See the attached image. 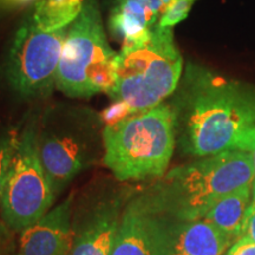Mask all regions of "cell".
Returning a JSON list of instances; mask_svg holds the SVG:
<instances>
[{"label":"cell","mask_w":255,"mask_h":255,"mask_svg":"<svg viewBox=\"0 0 255 255\" xmlns=\"http://www.w3.org/2000/svg\"><path fill=\"white\" fill-rule=\"evenodd\" d=\"M82 199V197H81ZM130 194L97 189L72 209V245L69 255H110Z\"/></svg>","instance_id":"obj_9"},{"label":"cell","mask_w":255,"mask_h":255,"mask_svg":"<svg viewBox=\"0 0 255 255\" xmlns=\"http://www.w3.org/2000/svg\"><path fill=\"white\" fill-rule=\"evenodd\" d=\"M119 52L108 41L96 0H83L70 25L57 70L56 87L69 97L109 94L116 79Z\"/></svg>","instance_id":"obj_7"},{"label":"cell","mask_w":255,"mask_h":255,"mask_svg":"<svg viewBox=\"0 0 255 255\" xmlns=\"http://www.w3.org/2000/svg\"><path fill=\"white\" fill-rule=\"evenodd\" d=\"M196 0H169L159 18L158 26L173 28L188 17Z\"/></svg>","instance_id":"obj_16"},{"label":"cell","mask_w":255,"mask_h":255,"mask_svg":"<svg viewBox=\"0 0 255 255\" xmlns=\"http://www.w3.org/2000/svg\"><path fill=\"white\" fill-rule=\"evenodd\" d=\"M226 255H255V242L247 237H241Z\"/></svg>","instance_id":"obj_19"},{"label":"cell","mask_w":255,"mask_h":255,"mask_svg":"<svg viewBox=\"0 0 255 255\" xmlns=\"http://www.w3.org/2000/svg\"><path fill=\"white\" fill-rule=\"evenodd\" d=\"M235 150L246 151L250 154L252 158V164L254 169V182L252 187V194H253V201H255V127L252 128L250 131L246 132L244 137L239 141Z\"/></svg>","instance_id":"obj_17"},{"label":"cell","mask_w":255,"mask_h":255,"mask_svg":"<svg viewBox=\"0 0 255 255\" xmlns=\"http://www.w3.org/2000/svg\"><path fill=\"white\" fill-rule=\"evenodd\" d=\"M252 187L240 188L222 197L206 213L203 220L233 239L241 237L245 218L253 201Z\"/></svg>","instance_id":"obj_14"},{"label":"cell","mask_w":255,"mask_h":255,"mask_svg":"<svg viewBox=\"0 0 255 255\" xmlns=\"http://www.w3.org/2000/svg\"><path fill=\"white\" fill-rule=\"evenodd\" d=\"M12 229L0 220V255H12L13 251V238Z\"/></svg>","instance_id":"obj_18"},{"label":"cell","mask_w":255,"mask_h":255,"mask_svg":"<svg viewBox=\"0 0 255 255\" xmlns=\"http://www.w3.org/2000/svg\"><path fill=\"white\" fill-rule=\"evenodd\" d=\"M183 58L173 28L155 26L119 52L115 85L109 94L114 104L102 115L109 124L129 115L164 103L180 84Z\"/></svg>","instance_id":"obj_3"},{"label":"cell","mask_w":255,"mask_h":255,"mask_svg":"<svg viewBox=\"0 0 255 255\" xmlns=\"http://www.w3.org/2000/svg\"><path fill=\"white\" fill-rule=\"evenodd\" d=\"M182 84L177 107H171L183 150L196 157L235 150L255 127V89L195 65L188 66Z\"/></svg>","instance_id":"obj_1"},{"label":"cell","mask_w":255,"mask_h":255,"mask_svg":"<svg viewBox=\"0 0 255 255\" xmlns=\"http://www.w3.org/2000/svg\"><path fill=\"white\" fill-rule=\"evenodd\" d=\"M169 0H114L109 13V31L123 44L139 39L157 26Z\"/></svg>","instance_id":"obj_13"},{"label":"cell","mask_w":255,"mask_h":255,"mask_svg":"<svg viewBox=\"0 0 255 255\" xmlns=\"http://www.w3.org/2000/svg\"><path fill=\"white\" fill-rule=\"evenodd\" d=\"M161 215L154 212L144 194L128 201L110 255H163Z\"/></svg>","instance_id":"obj_10"},{"label":"cell","mask_w":255,"mask_h":255,"mask_svg":"<svg viewBox=\"0 0 255 255\" xmlns=\"http://www.w3.org/2000/svg\"><path fill=\"white\" fill-rule=\"evenodd\" d=\"M102 122L90 110L70 107L52 108L37 122L38 154L56 196L79 173L103 159Z\"/></svg>","instance_id":"obj_6"},{"label":"cell","mask_w":255,"mask_h":255,"mask_svg":"<svg viewBox=\"0 0 255 255\" xmlns=\"http://www.w3.org/2000/svg\"><path fill=\"white\" fill-rule=\"evenodd\" d=\"M73 193L36 223L24 229L19 255H69L72 245Z\"/></svg>","instance_id":"obj_12"},{"label":"cell","mask_w":255,"mask_h":255,"mask_svg":"<svg viewBox=\"0 0 255 255\" xmlns=\"http://www.w3.org/2000/svg\"><path fill=\"white\" fill-rule=\"evenodd\" d=\"M163 255H223L233 238L206 220L181 221L162 216Z\"/></svg>","instance_id":"obj_11"},{"label":"cell","mask_w":255,"mask_h":255,"mask_svg":"<svg viewBox=\"0 0 255 255\" xmlns=\"http://www.w3.org/2000/svg\"><path fill=\"white\" fill-rule=\"evenodd\" d=\"M241 237H247L255 242V201H252V205L245 218Z\"/></svg>","instance_id":"obj_20"},{"label":"cell","mask_w":255,"mask_h":255,"mask_svg":"<svg viewBox=\"0 0 255 255\" xmlns=\"http://www.w3.org/2000/svg\"><path fill=\"white\" fill-rule=\"evenodd\" d=\"M253 182L250 154L228 150L174 168L144 195L157 214L191 221L203 219L219 200Z\"/></svg>","instance_id":"obj_4"},{"label":"cell","mask_w":255,"mask_h":255,"mask_svg":"<svg viewBox=\"0 0 255 255\" xmlns=\"http://www.w3.org/2000/svg\"><path fill=\"white\" fill-rule=\"evenodd\" d=\"M56 197L38 154L34 120L19 133L0 201L1 220L13 232L21 233L50 212Z\"/></svg>","instance_id":"obj_8"},{"label":"cell","mask_w":255,"mask_h":255,"mask_svg":"<svg viewBox=\"0 0 255 255\" xmlns=\"http://www.w3.org/2000/svg\"><path fill=\"white\" fill-rule=\"evenodd\" d=\"M83 0H28L9 45L5 76L23 97H46L56 87L63 45Z\"/></svg>","instance_id":"obj_2"},{"label":"cell","mask_w":255,"mask_h":255,"mask_svg":"<svg viewBox=\"0 0 255 255\" xmlns=\"http://www.w3.org/2000/svg\"><path fill=\"white\" fill-rule=\"evenodd\" d=\"M24 6V0H0V8H11Z\"/></svg>","instance_id":"obj_21"},{"label":"cell","mask_w":255,"mask_h":255,"mask_svg":"<svg viewBox=\"0 0 255 255\" xmlns=\"http://www.w3.org/2000/svg\"><path fill=\"white\" fill-rule=\"evenodd\" d=\"M175 143L174 109L162 103L104 124L103 163L122 182L161 177L174 154Z\"/></svg>","instance_id":"obj_5"},{"label":"cell","mask_w":255,"mask_h":255,"mask_svg":"<svg viewBox=\"0 0 255 255\" xmlns=\"http://www.w3.org/2000/svg\"><path fill=\"white\" fill-rule=\"evenodd\" d=\"M19 135L17 132H7L0 136V201L7 178L12 159L17 150Z\"/></svg>","instance_id":"obj_15"}]
</instances>
